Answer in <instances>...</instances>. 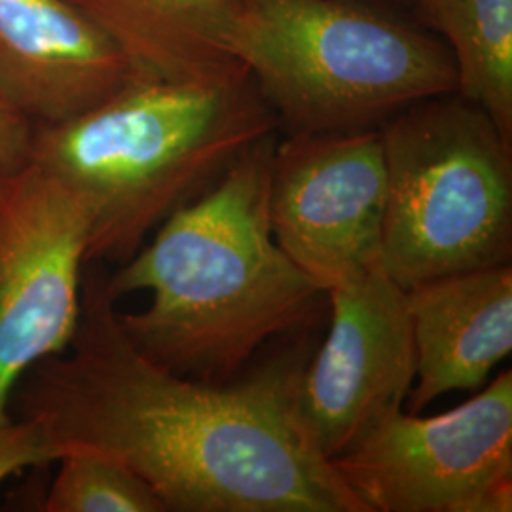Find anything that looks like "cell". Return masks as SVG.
<instances>
[{"instance_id": "8", "label": "cell", "mask_w": 512, "mask_h": 512, "mask_svg": "<svg viewBox=\"0 0 512 512\" xmlns=\"http://www.w3.org/2000/svg\"><path fill=\"white\" fill-rule=\"evenodd\" d=\"M387 169L380 128L298 131L275 141V243L327 291L382 266Z\"/></svg>"}, {"instance_id": "16", "label": "cell", "mask_w": 512, "mask_h": 512, "mask_svg": "<svg viewBox=\"0 0 512 512\" xmlns=\"http://www.w3.org/2000/svg\"><path fill=\"white\" fill-rule=\"evenodd\" d=\"M35 124L0 92V167L29 158Z\"/></svg>"}, {"instance_id": "9", "label": "cell", "mask_w": 512, "mask_h": 512, "mask_svg": "<svg viewBox=\"0 0 512 512\" xmlns=\"http://www.w3.org/2000/svg\"><path fill=\"white\" fill-rule=\"evenodd\" d=\"M329 334L306 359L294 414L311 448L332 461L401 410L416 380L406 296L378 266L327 291Z\"/></svg>"}, {"instance_id": "1", "label": "cell", "mask_w": 512, "mask_h": 512, "mask_svg": "<svg viewBox=\"0 0 512 512\" xmlns=\"http://www.w3.org/2000/svg\"><path fill=\"white\" fill-rule=\"evenodd\" d=\"M88 268L71 346L19 380L12 414L40 421L61 454L120 461L167 512H366L296 421L304 355L226 384L175 374L131 344L103 264Z\"/></svg>"}, {"instance_id": "13", "label": "cell", "mask_w": 512, "mask_h": 512, "mask_svg": "<svg viewBox=\"0 0 512 512\" xmlns=\"http://www.w3.org/2000/svg\"><path fill=\"white\" fill-rule=\"evenodd\" d=\"M414 2L452 55L456 93L512 141V0Z\"/></svg>"}, {"instance_id": "4", "label": "cell", "mask_w": 512, "mask_h": 512, "mask_svg": "<svg viewBox=\"0 0 512 512\" xmlns=\"http://www.w3.org/2000/svg\"><path fill=\"white\" fill-rule=\"evenodd\" d=\"M228 54L287 133L380 128L456 93L440 40L351 0H243Z\"/></svg>"}, {"instance_id": "10", "label": "cell", "mask_w": 512, "mask_h": 512, "mask_svg": "<svg viewBox=\"0 0 512 512\" xmlns=\"http://www.w3.org/2000/svg\"><path fill=\"white\" fill-rule=\"evenodd\" d=\"M143 76L76 0H0V92L35 126L80 116Z\"/></svg>"}, {"instance_id": "7", "label": "cell", "mask_w": 512, "mask_h": 512, "mask_svg": "<svg viewBox=\"0 0 512 512\" xmlns=\"http://www.w3.org/2000/svg\"><path fill=\"white\" fill-rule=\"evenodd\" d=\"M90 219L31 156L0 167V418L19 380L71 346L82 311Z\"/></svg>"}, {"instance_id": "15", "label": "cell", "mask_w": 512, "mask_h": 512, "mask_svg": "<svg viewBox=\"0 0 512 512\" xmlns=\"http://www.w3.org/2000/svg\"><path fill=\"white\" fill-rule=\"evenodd\" d=\"M59 458L61 450L40 421L12 412L0 418V484L25 469L55 463Z\"/></svg>"}, {"instance_id": "5", "label": "cell", "mask_w": 512, "mask_h": 512, "mask_svg": "<svg viewBox=\"0 0 512 512\" xmlns=\"http://www.w3.org/2000/svg\"><path fill=\"white\" fill-rule=\"evenodd\" d=\"M387 169L382 266L401 287L511 264L512 141L458 93L380 126Z\"/></svg>"}, {"instance_id": "12", "label": "cell", "mask_w": 512, "mask_h": 512, "mask_svg": "<svg viewBox=\"0 0 512 512\" xmlns=\"http://www.w3.org/2000/svg\"><path fill=\"white\" fill-rule=\"evenodd\" d=\"M150 76L192 78L236 61L228 38L243 0H76Z\"/></svg>"}, {"instance_id": "11", "label": "cell", "mask_w": 512, "mask_h": 512, "mask_svg": "<svg viewBox=\"0 0 512 512\" xmlns=\"http://www.w3.org/2000/svg\"><path fill=\"white\" fill-rule=\"evenodd\" d=\"M416 351L408 412L478 391L512 351V264L444 275L404 291Z\"/></svg>"}, {"instance_id": "6", "label": "cell", "mask_w": 512, "mask_h": 512, "mask_svg": "<svg viewBox=\"0 0 512 512\" xmlns=\"http://www.w3.org/2000/svg\"><path fill=\"white\" fill-rule=\"evenodd\" d=\"M330 463L366 512H511L512 370L440 416L391 412Z\"/></svg>"}, {"instance_id": "3", "label": "cell", "mask_w": 512, "mask_h": 512, "mask_svg": "<svg viewBox=\"0 0 512 512\" xmlns=\"http://www.w3.org/2000/svg\"><path fill=\"white\" fill-rule=\"evenodd\" d=\"M281 129L245 65L143 76L71 120L35 126L29 156L84 205L88 264H124L179 209Z\"/></svg>"}, {"instance_id": "2", "label": "cell", "mask_w": 512, "mask_h": 512, "mask_svg": "<svg viewBox=\"0 0 512 512\" xmlns=\"http://www.w3.org/2000/svg\"><path fill=\"white\" fill-rule=\"evenodd\" d=\"M277 135L249 148L217 183L175 209L145 245L105 274L131 344L156 365L226 384L270 340L310 327L323 293L275 243L268 190Z\"/></svg>"}, {"instance_id": "14", "label": "cell", "mask_w": 512, "mask_h": 512, "mask_svg": "<svg viewBox=\"0 0 512 512\" xmlns=\"http://www.w3.org/2000/svg\"><path fill=\"white\" fill-rule=\"evenodd\" d=\"M44 497L46 512H167L143 478L90 448H67Z\"/></svg>"}]
</instances>
